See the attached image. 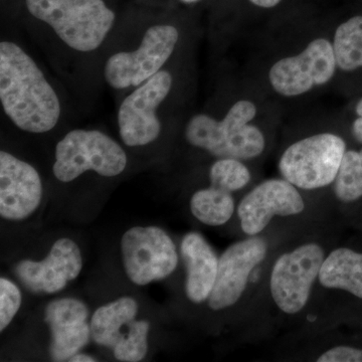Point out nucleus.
<instances>
[{
	"mask_svg": "<svg viewBox=\"0 0 362 362\" xmlns=\"http://www.w3.org/2000/svg\"><path fill=\"white\" fill-rule=\"evenodd\" d=\"M0 101L8 118L26 132H47L61 116L58 95L35 61L11 42L0 44Z\"/></svg>",
	"mask_w": 362,
	"mask_h": 362,
	"instance_id": "nucleus-1",
	"label": "nucleus"
},
{
	"mask_svg": "<svg viewBox=\"0 0 362 362\" xmlns=\"http://www.w3.org/2000/svg\"><path fill=\"white\" fill-rule=\"evenodd\" d=\"M257 112L252 101L240 100L230 107L223 120L199 114L188 121L185 137L192 146L218 158L249 160L261 156L266 146L263 132L250 124Z\"/></svg>",
	"mask_w": 362,
	"mask_h": 362,
	"instance_id": "nucleus-2",
	"label": "nucleus"
},
{
	"mask_svg": "<svg viewBox=\"0 0 362 362\" xmlns=\"http://www.w3.org/2000/svg\"><path fill=\"white\" fill-rule=\"evenodd\" d=\"M25 4L35 18L78 52L98 49L115 21V13L103 0H25Z\"/></svg>",
	"mask_w": 362,
	"mask_h": 362,
	"instance_id": "nucleus-3",
	"label": "nucleus"
},
{
	"mask_svg": "<svg viewBox=\"0 0 362 362\" xmlns=\"http://www.w3.org/2000/svg\"><path fill=\"white\" fill-rule=\"evenodd\" d=\"M127 156L111 137L97 130H73L57 145L52 171L57 180L71 182L86 171L105 177L122 173Z\"/></svg>",
	"mask_w": 362,
	"mask_h": 362,
	"instance_id": "nucleus-4",
	"label": "nucleus"
},
{
	"mask_svg": "<svg viewBox=\"0 0 362 362\" xmlns=\"http://www.w3.org/2000/svg\"><path fill=\"white\" fill-rule=\"evenodd\" d=\"M346 144L333 133H319L293 143L279 161L284 180L301 189H318L337 180Z\"/></svg>",
	"mask_w": 362,
	"mask_h": 362,
	"instance_id": "nucleus-5",
	"label": "nucleus"
},
{
	"mask_svg": "<svg viewBox=\"0 0 362 362\" xmlns=\"http://www.w3.org/2000/svg\"><path fill=\"white\" fill-rule=\"evenodd\" d=\"M180 33L175 26L153 25L136 51L117 52L107 61L105 78L114 89L138 87L161 71L175 52Z\"/></svg>",
	"mask_w": 362,
	"mask_h": 362,
	"instance_id": "nucleus-6",
	"label": "nucleus"
},
{
	"mask_svg": "<svg viewBox=\"0 0 362 362\" xmlns=\"http://www.w3.org/2000/svg\"><path fill=\"white\" fill-rule=\"evenodd\" d=\"M337 68L332 42L317 37L299 54L276 62L269 71V81L281 96L298 97L329 83Z\"/></svg>",
	"mask_w": 362,
	"mask_h": 362,
	"instance_id": "nucleus-7",
	"label": "nucleus"
},
{
	"mask_svg": "<svg viewBox=\"0 0 362 362\" xmlns=\"http://www.w3.org/2000/svg\"><path fill=\"white\" fill-rule=\"evenodd\" d=\"M123 264L131 282L145 286L175 272L178 255L175 243L157 226H135L121 240Z\"/></svg>",
	"mask_w": 362,
	"mask_h": 362,
	"instance_id": "nucleus-8",
	"label": "nucleus"
},
{
	"mask_svg": "<svg viewBox=\"0 0 362 362\" xmlns=\"http://www.w3.org/2000/svg\"><path fill=\"white\" fill-rule=\"evenodd\" d=\"M324 259L322 247L314 243L279 257L272 270L270 290L280 310L287 314L303 310Z\"/></svg>",
	"mask_w": 362,
	"mask_h": 362,
	"instance_id": "nucleus-9",
	"label": "nucleus"
},
{
	"mask_svg": "<svg viewBox=\"0 0 362 362\" xmlns=\"http://www.w3.org/2000/svg\"><path fill=\"white\" fill-rule=\"evenodd\" d=\"M171 86L170 74L160 71L125 98L119 108L118 125L127 146H144L158 138L161 125L156 111L168 96Z\"/></svg>",
	"mask_w": 362,
	"mask_h": 362,
	"instance_id": "nucleus-10",
	"label": "nucleus"
},
{
	"mask_svg": "<svg viewBox=\"0 0 362 362\" xmlns=\"http://www.w3.org/2000/svg\"><path fill=\"white\" fill-rule=\"evenodd\" d=\"M267 252L266 240L255 235L226 250L218 259L216 282L207 299L213 310H223L239 301L250 275L265 259Z\"/></svg>",
	"mask_w": 362,
	"mask_h": 362,
	"instance_id": "nucleus-11",
	"label": "nucleus"
},
{
	"mask_svg": "<svg viewBox=\"0 0 362 362\" xmlns=\"http://www.w3.org/2000/svg\"><path fill=\"white\" fill-rule=\"evenodd\" d=\"M305 202L297 187L286 180L264 181L240 202L238 216L247 235L263 232L275 216H290L304 211Z\"/></svg>",
	"mask_w": 362,
	"mask_h": 362,
	"instance_id": "nucleus-12",
	"label": "nucleus"
},
{
	"mask_svg": "<svg viewBox=\"0 0 362 362\" xmlns=\"http://www.w3.org/2000/svg\"><path fill=\"white\" fill-rule=\"evenodd\" d=\"M42 197L39 173L30 164L0 152V216L23 221L32 216Z\"/></svg>",
	"mask_w": 362,
	"mask_h": 362,
	"instance_id": "nucleus-13",
	"label": "nucleus"
},
{
	"mask_svg": "<svg viewBox=\"0 0 362 362\" xmlns=\"http://www.w3.org/2000/svg\"><path fill=\"white\" fill-rule=\"evenodd\" d=\"M82 268V254L78 245L63 238L54 243L49 256L42 261H21L16 267V274L30 291L52 294L75 280Z\"/></svg>",
	"mask_w": 362,
	"mask_h": 362,
	"instance_id": "nucleus-14",
	"label": "nucleus"
},
{
	"mask_svg": "<svg viewBox=\"0 0 362 362\" xmlns=\"http://www.w3.org/2000/svg\"><path fill=\"white\" fill-rule=\"evenodd\" d=\"M88 316L87 305L74 298L54 300L47 305L45 320L52 331V361H70L88 344L92 335Z\"/></svg>",
	"mask_w": 362,
	"mask_h": 362,
	"instance_id": "nucleus-15",
	"label": "nucleus"
},
{
	"mask_svg": "<svg viewBox=\"0 0 362 362\" xmlns=\"http://www.w3.org/2000/svg\"><path fill=\"white\" fill-rule=\"evenodd\" d=\"M180 250L187 267V298L195 304H201L213 291L218 274V257L199 233H187L181 242Z\"/></svg>",
	"mask_w": 362,
	"mask_h": 362,
	"instance_id": "nucleus-16",
	"label": "nucleus"
},
{
	"mask_svg": "<svg viewBox=\"0 0 362 362\" xmlns=\"http://www.w3.org/2000/svg\"><path fill=\"white\" fill-rule=\"evenodd\" d=\"M321 285L340 289L362 299V254L339 247L324 259L319 273Z\"/></svg>",
	"mask_w": 362,
	"mask_h": 362,
	"instance_id": "nucleus-17",
	"label": "nucleus"
},
{
	"mask_svg": "<svg viewBox=\"0 0 362 362\" xmlns=\"http://www.w3.org/2000/svg\"><path fill=\"white\" fill-rule=\"evenodd\" d=\"M137 312V302L131 297L119 298L100 307L90 321L93 339L97 344L114 349L125 334L122 328L135 319Z\"/></svg>",
	"mask_w": 362,
	"mask_h": 362,
	"instance_id": "nucleus-18",
	"label": "nucleus"
},
{
	"mask_svg": "<svg viewBox=\"0 0 362 362\" xmlns=\"http://www.w3.org/2000/svg\"><path fill=\"white\" fill-rule=\"evenodd\" d=\"M190 211L204 225L218 226L230 220L235 211L232 192L213 187L199 190L190 199Z\"/></svg>",
	"mask_w": 362,
	"mask_h": 362,
	"instance_id": "nucleus-19",
	"label": "nucleus"
},
{
	"mask_svg": "<svg viewBox=\"0 0 362 362\" xmlns=\"http://www.w3.org/2000/svg\"><path fill=\"white\" fill-rule=\"evenodd\" d=\"M332 45L340 70L351 71L362 68V16L349 18L338 26Z\"/></svg>",
	"mask_w": 362,
	"mask_h": 362,
	"instance_id": "nucleus-20",
	"label": "nucleus"
},
{
	"mask_svg": "<svg viewBox=\"0 0 362 362\" xmlns=\"http://www.w3.org/2000/svg\"><path fill=\"white\" fill-rule=\"evenodd\" d=\"M334 194L340 202L349 204L362 197V149L345 152L334 181Z\"/></svg>",
	"mask_w": 362,
	"mask_h": 362,
	"instance_id": "nucleus-21",
	"label": "nucleus"
},
{
	"mask_svg": "<svg viewBox=\"0 0 362 362\" xmlns=\"http://www.w3.org/2000/svg\"><path fill=\"white\" fill-rule=\"evenodd\" d=\"M150 324L146 320L133 319L128 324L127 331L114 347L117 361L125 362L141 361L148 350Z\"/></svg>",
	"mask_w": 362,
	"mask_h": 362,
	"instance_id": "nucleus-22",
	"label": "nucleus"
},
{
	"mask_svg": "<svg viewBox=\"0 0 362 362\" xmlns=\"http://www.w3.org/2000/svg\"><path fill=\"white\" fill-rule=\"evenodd\" d=\"M213 187L228 192H238L251 180V173L242 161L233 158H218L209 171Z\"/></svg>",
	"mask_w": 362,
	"mask_h": 362,
	"instance_id": "nucleus-23",
	"label": "nucleus"
},
{
	"mask_svg": "<svg viewBox=\"0 0 362 362\" xmlns=\"http://www.w3.org/2000/svg\"><path fill=\"white\" fill-rule=\"evenodd\" d=\"M21 305V293L18 286L6 278L0 279V331L11 324Z\"/></svg>",
	"mask_w": 362,
	"mask_h": 362,
	"instance_id": "nucleus-24",
	"label": "nucleus"
},
{
	"mask_svg": "<svg viewBox=\"0 0 362 362\" xmlns=\"http://www.w3.org/2000/svg\"><path fill=\"white\" fill-rule=\"evenodd\" d=\"M319 362H362V349L337 346L327 350L318 357Z\"/></svg>",
	"mask_w": 362,
	"mask_h": 362,
	"instance_id": "nucleus-25",
	"label": "nucleus"
},
{
	"mask_svg": "<svg viewBox=\"0 0 362 362\" xmlns=\"http://www.w3.org/2000/svg\"><path fill=\"white\" fill-rule=\"evenodd\" d=\"M357 118L352 124V135L356 138V141L362 143V98L359 100L356 108Z\"/></svg>",
	"mask_w": 362,
	"mask_h": 362,
	"instance_id": "nucleus-26",
	"label": "nucleus"
},
{
	"mask_svg": "<svg viewBox=\"0 0 362 362\" xmlns=\"http://www.w3.org/2000/svg\"><path fill=\"white\" fill-rule=\"evenodd\" d=\"M249 1L261 8H272L278 6L282 0H249Z\"/></svg>",
	"mask_w": 362,
	"mask_h": 362,
	"instance_id": "nucleus-27",
	"label": "nucleus"
},
{
	"mask_svg": "<svg viewBox=\"0 0 362 362\" xmlns=\"http://www.w3.org/2000/svg\"><path fill=\"white\" fill-rule=\"evenodd\" d=\"M71 362H94L96 359L94 357L86 356V354H76L70 359Z\"/></svg>",
	"mask_w": 362,
	"mask_h": 362,
	"instance_id": "nucleus-28",
	"label": "nucleus"
},
{
	"mask_svg": "<svg viewBox=\"0 0 362 362\" xmlns=\"http://www.w3.org/2000/svg\"><path fill=\"white\" fill-rule=\"evenodd\" d=\"M180 1L185 2V4H194V2L199 1V0H180Z\"/></svg>",
	"mask_w": 362,
	"mask_h": 362,
	"instance_id": "nucleus-29",
	"label": "nucleus"
}]
</instances>
